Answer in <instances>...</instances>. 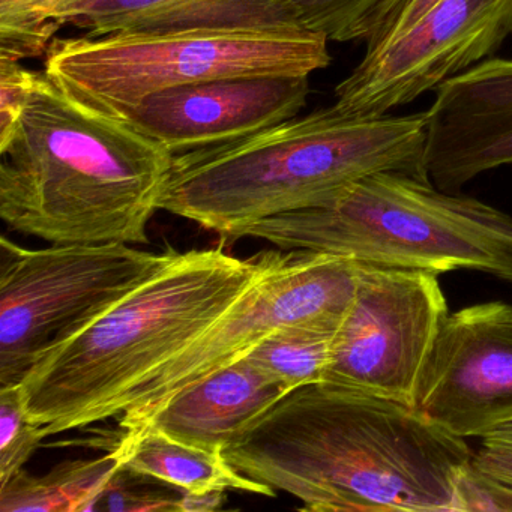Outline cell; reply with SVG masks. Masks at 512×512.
I'll use <instances>...</instances> for the list:
<instances>
[{
    "instance_id": "23",
    "label": "cell",
    "mask_w": 512,
    "mask_h": 512,
    "mask_svg": "<svg viewBox=\"0 0 512 512\" xmlns=\"http://www.w3.org/2000/svg\"><path fill=\"white\" fill-rule=\"evenodd\" d=\"M149 476L119 467L100 494L88 506L89 511H179L184 491L155 490Z\"/></svg>"
},
{
    "instance_id": "9",
    "label": "cell",
    "mask_w": 512,
    "mask_h": 512,
    "mask_svg": "<svg viewBox=\"0 0 512 512\" xmlns=\"http://www.w3.org/2000/svg\"><path fill=\"white\" fill-rule=\"evenodd\" d=\"M358 290L332 340L323 382L412 406L422 371L449 316L431 269L359 262Z\"/></svg>"
},
{
    "instance_id": "17",
    "label": "cell",
    "mask_w": 512,
    "mask_h": 512,
    "mask_svg": "<svg viewBox=\"0 0 512 512\" xmlns=\"http://www.w3.org/2000/svg\"><path fill=\"white\" fill-rule=\"evenodd\" d=\"M115 455L59 464L44 476L20 470L0 482V512H88L119 470Z\"/></svg>"
},
{
    "instance_id": "19",
    "label": "cell",
    "mask_w": 512,
    "mask_h": 512,
    "mask_svg": "<svg viewBox=\"0 0 512 512\" xmlns=\"http://www.w3.org/2000/svg\"><path fill=\"white\" fill-rule=\"evenodd\" d=\"M68 0H0V59L20 62L46 55L59 31L56 11Z\"/></svg>"
},
{
    "instance_id": "22",
    "label": "cell",
    "mask_w": 512,
    "mask_h": 512,
    "mask_svg": "<svg viewBox=\"0 0 512 512\" xmlns=\"http://www.w3.org/2000/svg\"><path fill=\"white\" fill-rule=\"evenodd\" d=\"M43 439L26 415L20 385L0 388V482L20 472Z\"/></svg>"
},
{
    "instance_id": "3",
    "label": "cell",
    "mask_w": 512,
    "mask_h": 512,
    "mask_svg": "<svg viewBox=\"0 0 512 512\" xmlns=\"http://www.w3.org/2000/svg\"><path fill=\"white\" fill-rule=\"evenodd\" d=\"M283 257L169 251L121 301L35 362L20 383L29 421L46 439L122 415L146 379L229 313Z\"/></svg>"
},
{
    "instance_id": "12",
    "label": "cell",
    "mask_w": 512,
    "mask_h": 512,
    "mask_svg": "<svg viewBox=\"0 0 512 512\" xmlns=\"http://www.w3.org/2000/svg\"><path fill=\"white\" fill-rule=\"evenodd\" d=\"M308 95V76L224 77L155 92L124 119L179 155L244 139L296 118Z\"/></svg>"
},
{
    "instance_id": "11",
    "label": "cell",
    "mask_w": 512,
    "mask_h": 512,
    "mask_svg": "<svg viewBox=\"0 0 512 512\" xmlns=\"http://www.w3.org/2000/svg\"><path fill=\"white\" fill-rule=\"evenodd\" d=\"M413 407L460 439L512 422V305H470L446 317Z\"/></svg>"
},
{
    "instance_id": "27",
    "label": "cell",
    "mask_w": 512,
    "mask_h": 512,
    "mask_svg": "<svg viewBox=\"0 0 512 512\" xmlns=\"http://www.w3.org/2000/svg\"><path fill=\"white\" fill-rule=\"evenodd\" d=\"M472 464L481 472L512 484V422L482 437Z\"/></svg>"
},
{
    "instance_id": "14",
    "label": "cell",
    "mask_w": 512,
    "mask_h": 512,
    "mask_svg": "<svg viewBox=\"0 0 512 512\" xmlns=\"http://www.w3.org/2000/svg\"><path fill=\"white\" fill-rule=\"evenodd\" d=\"M287 394L242 358L182 389L125 431L154 428L188 445L224 451Z\"/></svg>"
},
{
    "instance_id": "16",
    "label": "cell",
    "mask_w": 512,
    "mask_h": 512,
    "mask_svg": "<svg viewBox=\"0 0 512 512\" xmlns=\"http://www.w3.org/2000/svg\"><path fill=\"white\" fill-rule=\"evenodd\" d=\"M128 31L277 35L307 32L284 0H185L146 17Z\"/></svg>"
},
{
    "instance_id": "1",
    "label": "cell",
    "mask_w": 512,
    "mask_h": 512,
    "mask_svg": "<svg viewBox=\"0 0 512 512\" xmlns=\"http://www.w3.org/2000/svg\"><path fill=\"white\" fill-rule=\"evenodd\" d=\"M223 454L310 512H458L473 458L415 407L329 382L284 395Z\"/></svg>"
},
{
    "instance_id": "7",
    "label": "cell",
    "mask_w": 512,
    "mask_h": 512,
    "mask_svg": "<svg viewBox=\"0 0 512 512\" xmlns=\"http://www.w3.org/2000/svg\"><path fill=\"white\" fill-rule=\"evenodd\" d=\"M163 254L128 244L28 250L0 239V388L20 385L35 362L121 301Z\"/></svg>"
},
{
    "instance_id": "8",
    "label": "cell",
    "mask_w": 512,
    "mask_h": 512,
    "mask_svg": "<svg viewBox=\"0 0 512 512\" xmlns=\"http://www.w3.org/2000/svg\"><path fill=\"white\" fill-rule=\"evenodd\" d=\"M358 260L343 254L290 251L202 337L170 359L131 395L121 428L214 371L245 358L271 332L302 326L335 334L358 290Z\"/></svg>"
},
{
    "instance_id": "13",
    "label": "cell",
    "mask_w": 512,
    "mask_h": 512,
    "mask_svg": "<svg viewBox=\"0 0 512 512\" xmlns=\"http://www.w3.org/2000/svg\"><path fill=\"white\" fill-rule=\"evenodd\" d=\"M425 122V173L439 190L460 193L512 164V59H485L443 82Z\"/></svg>"
},
{
    "instance_id": "15",
    "label": "cell",
    "mask_w": 512,
    "mask_h": 512,
    "mask_svg": "<svg viewBox=\"0 0 512 512\" xmlns=\"http://www.w3.org/2000/svg\"><path fill=\"white\" fill-rule=\"evenodd\" d=\"M119 466L191 493L235 490L277 496L268 485L242 475L224 457L166 436L154 428L124 431L112 449Z\"/></svg>"
},
{
    "instance_id": "4",
    "label": "cell",
    "mask_w": 512,
    "mask_h": 512,
    "mask_svg": "<svg viewBox=\"0 0 512 512\" xmlns=\"http://www.w3.org/2000/svg\"><path fill=\"white\" fill-rule=\"evenodd\" d=\"M425 137V113L367 118L332 104L244 139L175 155L160 211L235 241L268 218L334 205L376 173L428 179Z\"/></svg>"
},
{
    "instance_id": "28",
    "label": "cell",
    "mask_w": 512,
    "mask_h": 512,
    "mask_svg": "<svg viewBox=\"0 0 512 512\" xmlns=\"http://www.w3.org/2000/svg\"><path fill=\"white\" fill-rule=\"evenodd\" d=\"M226 503V491L209 490L202 493H191L184 491L181 502H179V511L181 512H208L217 511Z\"/></svg>"
},
{
    "instance_id": "21",
    "label": "cell",
    "mask_w": 512,
    "mask_h": 512,
    "mask_svg": "<svg viewBox=\"0 0 512 512\" xmlns=\"http://www.w3.org/2000/svg\"><path fill=\"white\" fill-rule=\"evenodd\" d=\"M304 31L328 41H364L386 0H284Z\"/></svg>"
},
{
    "instance_id": "24",
    "label": "cell",
    "mask_w": 512,
    "mask_h": 512,
    "mask_svg": "<svg viewBox=\"0 0 512 512\" xmlns=\"http://www.w3.org/2000/svg\"><path fill=\"white\" fill-rule=\"evenodd\" d=\"M37 73L20 62L0 59V146L7 145L19 125Z\"/></svg>"
},
{
    "instance_id": "26",
    "label": "cell",
    "mask_w": 512,
    "mask_h": 512,
    "mask_svg": "<svg viewBox=\"0 0 512 512\" xmlns=\"http://www.w3.org/2000/svg\"><path fill=\"white\" fill-rule=\"evenodd\" d=\"M437 0H386L374 14L368 28L365 44L367 52L382 47L412 28Z\"/></svg>"
},
{
    "instance_id": "5",
    "label": "cell",
    "mask_w": 512,
    "mask_h": 512,
    "mask_svg": "<svg viewBox=\"0 0 512 512\" xmlns=\"http://www.w3.org/2000/svg\"><path fill=\"white\" fill-rule=\"evenodd\" d=\"M244 238L437 274L478 269L512 286L511 215L406 173L368 176L334 205L268 218Z\"/></svg>"
},
{
    "instance_id": "20",
    "label": "cell",
    "mask_w": 512,
    "mask_h": 512,
    "mask_svg": "<svg viewBox=\"0 0 512 512\" xmlns=\"http://www.w3.org/2000/svg\"><path fill=\"white\" fill-rule=\"evenodd\" d=\"M185 0H68L53 17L56 28L71 25L89 37L128 31L146 17Z\"/></svg>"
},
{
    "instance_id": "25",
    "label": "cell",
    "mask_w": 512,
    "mask_h": 512,
    "mask_svg": "<svg viewBox=\"0 0 512 512\" xmlns=\"http://www.w3.org/2000/svg\"><path fill=\"white\" fill-rule=\"evenodd\" d=\"M512 512V484L469 464L458 479V512Z\"/></svg>"
},
{
    "instance_id": "18",
    "label": "cell",
    "mask_w": 512,
    "mask_h": 512,
    "mask_svg": "<svg viewBox=\"0 0 512 512\" xmlns=\"http://www.w3.org/2000/svg\"><path fill=\"white\" fill-rule=\"evenodd\" d=\"M335 334L286 326L271 332L245 358L287 392L323 382Z\"/></svg>"
},
{
    "instance_id": "6",
    "label": "cell",
    "mask_w": 512,
    "mask_h": 512,
    "mask_svg": "<svg viewBox=\"0 0 512 512\" xmlns=\"http://www.w3.org/2000/svg\"><path fill=\"white\" fill-rule=\"evenodd\" d=\"M331 64L328 40L298 34L122 31L55 38L44 74L80 103L124 118L155 92L241 76H308Z\"/></svg>"
},
{
    "instance_id": "10",
    "label": "cell",
    "mask_w": 512,
    "mask_h": 512,
    "mask_svg": "<svg viewBox=\"0 0 512 512\" xmlns=\"http://www.w3.org/2000/svg\"><path fill=\"white\" fill-rule=\"evenodd\" d=\"M512 35V0H437L403 34L374 52L335 88L347 115H388L499 52Z\"/></svg>"
},
{
    "instance_id": "2",
    "label": "cell",
    "mask_w": 512,
    "mask_h": 512,
    "mask_svg": "<svg viewBox=\"0 0 512 512\" xmlns=\"http://www.w3.org/2000/svg\"><path fill=\"white\" fill-rule=\"evenodd\" d=\"M173 157L127 119L37 73L13 137L0 146V217L52 245L145 244Z\"/></svg>"
}]
</instances>
